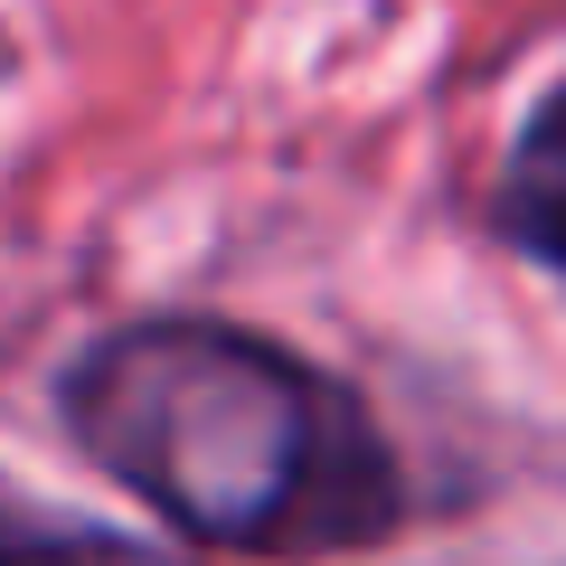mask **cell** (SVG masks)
<instances>
[{
	"mask_svg": "<svg viewBox=\"0 0 566 566\" xmlns=\"http://www.w3.org/2000/svg\"><path fill=\"white\" fill-rule=\"evenodd\" d=\"M66 566H189V557H170V547H133V538H76Z\"/></svg>",
	"mask_w": 566,
	"mask_h": 566,
	"instance_id": "cell-3",
	"label": "cell"
},
{
	"mask_svg": "<svg viewBox=\"0 0 566 566\" xmlns=\"http://www.w3.org/2000/svg\"><path fill=\"white\" fill-rule=\"evenodd\" d=\"M510 237L566 274V85L520 133V161H510Z\"/></svg>",
	"mask_w": 566,
	"mask_h": 566,
	"instance_id": "cell-2",
	"label": "cell"
},
{
	"mask_svg": "<svg viewBox=\"0 0 566 566\" xmlns=\"http://www.w3.org/2000/svg\"><path fill=\"white\" fill-rule=\"evenodd\" d=\"M66 416L123 491L227 547H349L397 510L359 406L322 368L218 322L114 331L66 378Z\"/></svg>",
	"mask_w": 566,
	"mask_h": 566,
	"instance_id": "cell-1",
	"label": "cell"
},
{
	"mask_svg": "<svg viewBox=\"0 0 566 566\" xmlns=\"http://www.w3.org/2000/svg\"><path fill=\"white\" fill-rule=\"evenodd\" d=\"M0 566H66L57 538H29L20 520H0Z\"/></svg>",
	"mask_w": 566,
	"mask_h": 566,
	"instance_id": "cell-4",
	"label": "cell"
}]
</instances>
